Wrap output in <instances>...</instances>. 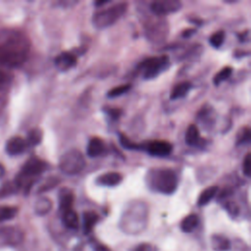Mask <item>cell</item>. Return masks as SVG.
<instances>
[{
	"mask_svg": "<svg viewBox=\"0 0 251 251\" xmlns=\"http://www.w3.org/2000/svg\"><path fill=\"white\" fill-rule=\"evenodd\" d=\"M29 51L27 37L16 30L0 31V64L17 67L23 64Z\"/></svg>",
	"mask_w": 251,
	"mask_h": 251,
	"instance_id": "cell-1",
	"label": "cell"
},
{
	"mask_svg": "<svg viewBox=\"0 0 251 251\" xmlns=\"http://www.w3.org/2000/svg\"><path fill=\"white\" fill-rule=\"evenodd\" d=\"M146 182L154 191L163 194H172L177 187L178 178L172 169L154 168L147 172Z\"/></svg>",
	"mask_w": 251,
	"mask_h": 251,
	"instance_id": "cell-2",
	"label": "cell"
},
{
	"mask_svg": "<svg viewBox=\"0 0 251 251\" xmlns=\"http://www.w3.org/2000/svg\"><path fill=\"white\" fill-rule=\"evenodd\" d=\"M147 223V209L143 203H132L126 208L122 217V226L125 232H139Z\"/></svg>",
	"mask_w": 251,
	"mask_h": 251,
	"instance_id": "cell-3",
	"label": "cell"
},
{
	"mask_svg": "<svg viewBox=\"0 0 251 251\" xmlns=\"http://www.w3.org/2000/svg\"><path fill=\"white\" fill-rule=\"evenodd\" d=\"M127 3H117L110 8L98 11L93 15V25L99 29L106 28L118 22L127 10Z\"/></svg>",
	"mask_w": 251,
	"mask_h": 251,
	"instance_id": "cell-4",
	"label": "cell"
},
{
	"mask_svg": "<svg viewBox=\"0 0 251 251\" xmlns=\"http://www.w3.org/2000/svg\"><path fill=\"white\" fill-rule=\"evenodd\" d=\"M46 168L47 164L43 160L36 157L28 159L19 174L17 178V185L20 187L25 186V188H28L32 178L41 175L46 170Z\"/></svg>",
	"mask_w": 251,
	"mask_h": 251,
	"instance_id": "cell-5",
	"label": "cell"
},
{
	"mask_svg": "<svg viewBox=\"0 0 251 251\" xmlns=\"http://www.w3.org/2000/svg\"><path fill=\"white\" fill-rule=\"evenodd\" d=\"M85 166V159L77 149H71L65 152L59 161L60 170L66 175H76Z\"/></svg>",
	"mask_w": 251,
	"mask_h": 251,
	"instance_id": "cell-6",
	"label": "cell"
},
{
	"mask_svg": "<svg viewBox=\"0 0 251 251\" xmlns=\"http://www.w3.org/2000/svg\"><path fill=\"white\" fill-rule=\"evenodd\" d=\"M169 66L170 58L167 55H162L160 57H150L143 60L138 65V69L143 72V77L145 79H152L167 70Z\"/></svg>",
	"mask_w": 251,
	"mask_h": 251,
	"instance_id": "cell-7",
	"label": "cell"
},
{
	"mask_svg": "<svg viewBox=\"0 0 251 251\" xmlns=\"http://www.w3.org/2000/svg\"><path fill=\"white\" fill-rule=\"evenodd\" d=\"M145 30H146L145 32L148 40L154 43H159L166 39L169 33V26L167 22L163 20H158V21L149 23L146 25Z\"/></svg>",
	"mask_w": 251,
	"mask_h": 251,
	"instance_id": "cell-8",
	"label": "cell"
},
{
	"mask_svg": "<svg viewBox=\"0 0 251 251\" xmlns=\"http://www.w3.org/2000/svg\"><path fill=\"white\" fill-rule=\"evenodd\" d=\"M181 8V3L176 0L155 1L151 3L150 9L157 16H165L167 14L175 13Z\"/></svg>",
	"mask_w": 251,
	"mask_h": 251,
	"instance_id": "cell-9",
	"label": "cell"
},
{
	"mask_svg": "<svg viewBox=\"0 0 251 251\" xmlns=\"http://www.w3.org/2000/svg\"><path fill=\"white\" fill-rule=\"evenodd\" d=\"M143 147L150 155L156 157L169 156L173 150L172 144L165 140H152Z\"/></svg>",
	"mask_w": 251,
	"mask_h": 251,
	"instance_id": "cell-10",
	"label": "cell"
},
{
	"mask_svg": "<svg viewBox=\"0 0 251 251\" xmlns=\"http://www.w3.org/2000/svg\"><path fill=\"white\" fill-rule=\"evenodd\" d=\"M55 66L60 71H68L76 65L77 59L71 52H62L55 58Z\"/></svg>",
	"mask_w": 251,
	"mask_h": 251,
	"instance_id": "cell-11",
	"label": "cell"
},
{
	"mask_svg": "<svg viewBox=\"0 0 251 251\" xmlns=\"http://www.w3.org/2000/svg\"><path fill=\"white\" fill-rule=\"evenodd\" d=\"M26 145V141L24 138L20 136H14L7 141L6 152L10 156H17L22 154L25 150Z\"/></svg>",
	"mask_w": 251,
	"mask_h": 251,
	"instance_id": "cell-12",
	"label": "cell"
},
{
	"mask_svg": "<svg viewBox=\"0 0 251 251\" xmlns=\"http://www.w3.org/2000/svg\"><path fill=\"white\" fill-rule=\"evenodd\" d=\"M122 180H123V176L121 174L116 172H110L97 176V178L95 179V182L101 186L112 187L120 184Z\"/></svg>",
	"mask_w": 251,
	"mask_h": 251,
	"instance_id": "cell-13",
	"label": "cell"
},
{
	"mask_svg": "<svg viewBox=\"0 0 251 251\" xmlns=\"http://www.w3.org/2000/svg\"><path fill=\"white\" fill-rule=\"evenodd\" d=\"M75 195L74 192L68 188L64 187L59 192V209L63 213L69 209H72L74 203Z\"/></svg>",
	"mask_w": 251,
	"mask_h": 251,
	"instance_id": "cell-14",
	"label": "cell"
},
{
	"mask_svg": "<svg viewBox=\"0 0 251 251\" xmlns=\"http://www.w3.org/2000/svg\"><path fill=\"white\" fill-rule=\"evenodd\" d=\"M105 151V144L103 140L99 137H92L87 144L86 148V153L89 157L94 158L102 155Z\"/></svg>",
	"mask_w": 251,
	"mask_h": 251,
	"instance_id": "cell-15",
	"label": "cell"
},
{
	"mask_svg": "<svg viewBox=\"0 0 251 251\" xmlns=\"http://www.w3.org/2000/svg\"><path fill=\"white\" fill-rule=\"evenodd\" d=\"M99 220V216L93 211H86L82 216V226L84 233H88L92 230L94 226Z\"/></svg>",
	"mask_w": 251,
	"mask_h": 251,
	"instance_id": "cell-16",
	"label": "cell"
},
{
	"mask_svg": "<svg viewBox=\"0 0 251 251\" xmlns=\"http://www.w3.org/2000/svg\"><path fill=\"white\" fill-rule=\"evenodd\" d=\"M62 220L64 225L71 229H75L78 227V216L73 210L69 209L62 213Z\"/></svg>",
	"mask_w": 251,
	"mask_h": 251,
	"instance_id": "cell-17",
	"label": "cell"
},
{
	"mask_svg": "<svg viewBox=\"0 0 251 251\" xmlns=\"http://www.w3.org/2000/svg\"><path fill=\"white\" fill-rule=\"evenodd\" d=\"M191 86L192 85L189 81H182V82L177 83L173 88V90L171 92V95H170V98L172 100H176V99L184 97L188 93V91L190 90Z\"/></svg>",
	"mask_w": 251,
	"mask_h": 251,
	"instance_id": "cell-18",
	"label": "cell"
},
{
	"mask_svg": "<svg viewBox=\"0 0 251 251\" xmlns=\"http://www.w3.org/2000/svg\"><path fill=\"white\" fill-rule=\"evenodd\" d=\"M211 239H212L211 245L213 250L215 251H226L230 247L229 240L224 235L216 234V235H213Z\"/></svg>",
	"mask_w": 251,
	"mask_h": 251,
	"instance_id": "cell-19",
	"label": "cell"
},
{
	"mask_svg": "<svg viewBox=\"0 0 251 251\" xmlns=\"http://www.w3.org/2000/svg\"><path fill=\"white\" fill-rule=\"evenodd\" d=\"M218 190H219V187L217 185L207 187L205 190H203L200 193L198 200H197V204L199 206L207 205L216 196V194L218 193Z\"/></svg>",
	"mask_w": 251,
	"mask_h": 251,
	"instance_id": "cell-20",
	"label": "cell"
},
{
	"mask_svg": "<svg viewBox=\"0 0 251 251\" xmlns=\"http://www.w3.org/2000/svg\"><path fill=\"white\" fill-rule=\"evenodd\" d=\"M199 224V218L195 214H190L186 216L180 223V228L183 232L193 231Z\"/></svg>",
	"mask_w": 251,
	"mask_h": 251,
	"instance_id": "cell-21",
	"label": "cell"
},
{
	"mask_svg": "<svg viewBox=\"0 0 251 251\" xmlns=\"http://www.w3.org/2000/svg\"><path fill=\"white\" fill-rule=\"evenodd\" d=\"M200 139V133L197 126L190 125L185 131V142L190 146H194Z\"/></svg>",
	"mask_w": 251,
	"mask_h": 251,
	"instance_id": "cell-22",
	"label": "cell"
},
{
	"mask_svg": "<svg viewBox=\"0 0 251 251\" xmlns=\"http://www.w3.org/2000/svg\"><path fill=\"white\" fill-rule=\"evenodd\" d=\"M52 208V202L48 198H40L36 201L34 209L36 214L38 215H45L47 214Z\"/></svg>",
	"mask_w": 251,
	"mask_h": 251,
	"instance_id": "cell-23",
	"label": "cell"
},
{
	"mask_svg": "<svg viewBox=\"0 0 251 251\" xmlns=\"http://www.w3.org/2000/svg\"><path fill=\"white\" fill-rule=\"evenodd\" d=\"M42 140V131L39 128H33L28 131L27 138H26V144L35 146L38 145Z\"/></svg>",
	"mask_w": 251,
	"mask_h": 251,
	"instance_id": "cell-24",
	"label": "cell"
},
{
	"mask_svg": "<svg viewBox=\"0 0 251 251\" xmlns=\"http://www.w3.org/2000/svg\"><path fill=\"white\" fill-rule=\"evenodd\" d=\"M232 68L231 67H225L224 69H222L221 71H219L216 75L214 76V84L215 85H219L222 82H224L225 80L228 79L232 74Z\"/></svg>",
	"mask_w": 251,
	"mask_h": 251,
	"instance_id": "cell-25",
	"label": "cell"
},
{
	"mask_svg": "<svg viewBox=\"0 0 251 251\" xmlns=\"http://www.w3.org/2000/svg\"><path fill=\"white\" fill-rule=\"evenodd\" d=\"M18 213V209L12 206H0V222L8 221L13 218Z\"/></svg>",
	"mask_w": 251,
	"mask_h": 251,
	"instance_id": "cell-26",
	"label": "cell"
},
{
	"mask_svg": "<svg viewBox=\"0 0 251 251\" xmlns=\"http://www.w3.org/2000/svg\"><path fill=\"white\" fill-rule=\"evenodd\" d=\"M131 85L129 83L127 84H123V85H119V86H116L112 89H110L107 93V96L110 97V98H115V97H119L125 93H126L129 89H130Z\"/></svg>",
	"mask_w": 251,
	"mask_h": 251,
	"instance_id": "cell-27",
	"label": "cell"
},
{
	"mask_svg": "<svg viewBox=\"0 0 251 251\" xmlns=\"http://www.w3.org/2000/svg\"><path fill=\"white\" fill-rule=\"evenodd\" d=\"M225 37H226V34L223 30H218L217 32H215L214 34H212L210 36V44L212 46H214L215 48H218L220 46H222V44L224 43L225 41Z\"/></svg>",
	"mask_w": 251,
	"mask_h": 251,
	"instance_id": "cell-28",
	"label": "cell"
},
{
	"mask_svg": "<svg viewBox=\"0 0 251 251\" xmlns=\"http://www.w3.org/2000/svg\"><path fill=\"white\" fill-rule=\"evenodd\" d=\"M120 142L123 145V147H125L126 149H128V150H137V149H140L143 147L140 144L132 142L127 136H126L125 134H122V133L120 134Z\"/></svg>",
	"mask_w": 251,
	"mask_h": 251,
	"instance_id": "cell-29",
	"label": "cell"
},
{
	"mask_svg": "<svg viewBox=\"0 0 251 251\" xmlns=\"http://www.w3.org/2000/svg\"><path fill=\"white\" fill-rule=\"evenodd\" d=\"M213 109L212 108H209V109H207L206 108V106L205 107H203V109L200 111V113H199V115H198V117H199V119L203 122V124H205V125H207V124H212V118H214L213 117Z\"/></svg>",
	"mask_w": 251,
	"mask_h": 251,
	"instance_id": "cell-30",
	"label": "cell"
},
{
	"mask_svg": "<svg viewBox=\"0 0 251 251\" xmlns=\"http://www.w3.org/2000/svg\"><path fill=\"white\" fill-rule=\"evenodd\" d=\"M250 141V130L248 127H243L237 135V145H241V144H245L248 143Z\"/></svg>",
	"mask_w": 251,
	"mask_h": 251,
	"instance_id": "cell-31",
	"label": "cell"
},
{
	"mask_svg": "<svg viewBox=\"0 0 251 251\" xmlns=\"http://www.w3.org/2000/svg\"><path fill=\"white\" fill-rule=\"evenodd\" d=\"M250 165H251V157L248 153L242 163V172L246 176H250Z\"/></svg>",
	"mask_w": 251,
	"mask_h": 251,
	"instance_id": "cell-32",
	"label": "cell"
},
{
	"mask_svg": "<svg viewBox=\"0 0 251 251\" xmlns=\"http://www.w3.org/2000/svg\"><path fill=\"white\" fill-rule=\"evenodd\" d=\"M58 182H59V179H58V178H56V177H50V178H48L47 181L40 187L41 189H40L39 191L42 192V191L49 190V189H51L52 187H54Z\"/></svg>",
	"mask_w": 251,
	"mask_h": 251,
	"instance_id": "cell-33",
	"label": "cell"
},
{
	"mask_svg": "<svg viewBox=\"0 0 251 251\" xmlns=\"http://www.w3.org/2000/svg\"><path fill=\"white\" fill-rule=\"evenodd\" d=\"M105 112L114 120H118L121 117V115H122V111L120 109L108 108V109H105Z\"/></svg>",
	"mask_w": 251,
	"mask_h": 251,
	"instance_id": "cell-34",
	"label": "cell"
},
{
	"mask_svg": "<svg viewBox=\"0 0 251 251\" xmlns=\"http://www.w3.org/2000/svg\"><path fill=\"white\" fill-rule=\"evenodd\" d=\"M133 251H153V247L149 243H141V244H138L133 249Z\"/></svg>",
	"mask_w": 251,
	"mask_h": 251,
	"instance_id": "cell-35",
	"label": "cell"
},
{
	"mask_svg": "<svg viewBox=\"0 0 251 251\" xmlns=\"http://www.w3.org/2000/svg\"><path fill=\"white\" fill-rule=\"evenodd\" d=\"M226 210H227L231 215H233V216L237 215V213H238V208H237V206H236L234 203H231V202L227 203V205H226Z\"/></svg>",
	"mask_w": 251,
	"mask_h": 251,
	"instance_id": "cell-36",
	"label": "cell"
},
{
	"mask_svg": "<svg viewBox=\"0 0 251 251\" xmlns=\"http://www.w3.org/2000/svg\"><path fill=\"white\" fill-rule=\"evenodd\" d=\"M93 249H94V251H111L107 246H105L104 244H101V243H94Z\"/></svg>",
	"mask_w": 251,
	"mask_h": 251,
	"instance_id": "cell-37",
	"label": "cell"
},
{
	"mask_svg": "<svg viewBox=\"0 0 251 251\" xmlns=\"http://www.w3.org/2000/svg\"><path fill=\"white\" fill-rule=\"evenodd\" d=\"M196 31H195V29L194 28H189V29H186V30H184L183 31V33H182V36L183 37H190L192 34H194Z\"/></svg>",
	"mask_w": 251,
	"mask_h": 251,
	"instance_id": "cell-38",
	"label": "cell"
},
{
	"mask_svg": "<svg viewBox=\"0 0 251 251\" xmlns=\"http://www.w3.org/2000/svg\"><path fill=\"white\" fill-rule=\"evenodd\" d=\"M109 3V1H99V2H95V6L96 7H101V6H104V5H106V4H108Z\"/></svg>",
	"mask_w": 251,
	"mask_h": 251,
	"instance_id": "cell-39",
	"label": "cell"
},
{
	"mask_svg": "<svg viewBox=\"0 0 251 251\" xmlns=\"http://www.w3.org/2000/svg\"><path fill=\"white\" fill-rule=\"evenodd\" d=\"M4 174H5V169H4L3 165L0 163V178L4 176Z\"/></svg>",
	"mask_w": 251,
	"mask_h": 251,
	"instance_id": "cell-40",
	"label": "cell"
},
{
	"mask_svg": "<svg viewBox=\"0 0 251 251\" xmlns=\"http://www.w3.org/2000/svg\"><path fill=\"white\" fill-rule=\"evenodd\" d=\"M3 82H4V75H3L2 72H0V88H1V86L3 84Z\"/></svg>",
	"mask_w": 251,
	"mask_h": 251,
	"instance_id": "cell-41",
	"label": "cell"
}]
</instances>
